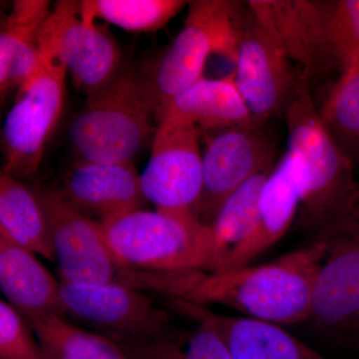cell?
<instances>
[{
	"instance_id": "1",
	"label": "cell",
	"mask_w": 359,
	"mask_h": 359,
	"mask_svg": "<svg viewBox=\"0 0 359 359\" xmlns=\"http://www.w3.org/2000/svg\"><path fill=\"white\" fill-rule=\"evenodd\" d=\"M330 244L313 242L259 266L148 273L144 290L200 306L223 304L276 325L301 323L309 320L314 280Z\"/></svg>"
},
{
	"instance_id": "2",
	"label": "cell",
	"mask_w": 359,
	"mask_h": 359,
	"mask_svg": "<svg viewBox=\"0 0 359 359\" xmlns=\"http://www.w3.org/2000/svg\"><path fill=\"white\" fill-rule=\"evenodd\" d=\"M285 120L287 149L297 156L301 172L299 226L313 242L332 240L346 229L358 204L354 163L325 128L302 76Z\"/></svg>"
},
{
	"instance_id": "3",
	"label": "cell",
	"mask_w": 359,
	"mask_h": 359,
	"mask_svg": "<svg viewBox=\"0 0 359 359\" xmlns=\"http://www.w3.org/2000/svg\"><path fill=\"white\" fill-rule=\"evenodd\" d=\"M247 13V1L189 2L181 32L146 76H140L156 122L175 96L204 77L205 62L212 54H219L235 65Z\"/></svg>"
},
{
	"instance_id": "4",
	"label": "cell",
	"mask_w": 359,
	"mask_h": 359,
	"mask_svg": "<svg viewBox=\"0 0 359 359\" xmlns=\"http://www.w3.org/2000/svg\"><path fill=\"white\" fill-rule=\"evenodd\" d=\"M155 116L140 75L121 67L108 83L87 96L68 136L78 161L129 164L155 136Z\"/></svg>"
},
{
	"instance_id": "5",
	"label": "cell",
	"mask_w": 359,
	"mask_h": 359,
	"mask_svg": "<svg viewBox=\"0 0 359 359\" xmlns=\"http://www.w3.org/2000/svg\"><path fill=\"white\" fill-rule=\"evenodd\" d=\"M101 224L122 269L148 273L212 271L211 228L193 211L138 210Z\"/></svg>"
},
{
	"instance_id": "6",
	"label": "cell",
	"mask_w": 359,
	"mask_h": 359,
	"mask_svg": "<svg viewBox=\"0 0 359 359\" xmlns=\"http://www.w3.org/2000/svg\"><path fill=\"white\" fill-rule=\"evenodd\" d=\"M66 73L65 66L41 56L39 68L18 88L2 128L1 171L13 178L21 181L39 171L65 109Z\"/></svg>"
},
{
	"instance_id": "7",
	"label": "cell",
	"mask_w": 359,
	"mask_h": 359,
	"mask_svg": "<svg viewBox=\"0 0 359 359\" xmlns=\"http://www.w3.org/2000/svg\"><path fill=\"white\" fill-rule=\"evenodd\" d=\"M62 316H71L114 342H145L179 332L164 309L144 294L121 283L60 282Z\"/></svg>"
},
{
	"instance_id": "8",
	"label": "cell",
	"mask_w": 359,
	"mask_h": 359,
	"mask_svg": "<svg viewBox=\"0 0 359 359\" xmlns=\"http://www.w3.org/2000/svg\"><path fill=\"white\" fill-rule=\"evenodd\" d=\"M40 54L70 71L86 96L110 81L121 69V50L112 34L87 22L79 1L61 0L52 8L39 40Z\"/></svg>"
},
{
	"instance_id": "9",
	"label": "cell",
	"mask_w": 359,
	"mask_h": 359,
	"mask_svg": "<svg viewBox=\"0 0 359 359\" xmlns=\"http://www.w3.org/2000/svg\"><path fill=\"white\" fill-rule=\"evenodd\" d=\"M235 66L238 88L257 124L285 117L297 93L301 74L292 68L280 42L255 15L249 4Z\"/></svg>"
},
{
	"instance_id": "10",
	"label": "cell",
	"mask_w": 359,
	"mask_h": 359,
	"mask_svg": "<svg viewBox=\"0 0 359 359\" xmlns=\"http://www.w3.org/2000/svg\"><path fill=\"white\" fill-rule=\"evenodd\" d=\"M36 194L48 222L60 282L121 283L123 269L108 247L102 224L73 207L55 189Z\"/></svg>"
},
{
	"instance_id": "11",
	"label": "cell",
	"mask_w": 359,
	"mask_h": 359,
	"mask_svg": "<svg viewBox=\"0 0 359 359\" xmlns=\"http://www.w3.org/2000/svg\"><path fill=\"white\" fill-rule=\"evenodd\" d=\"M264 125L214 132L203 155V189L194 214L203 223L212 224L224 201L248 180L276 166L273 142Z\"/></svg>"
},
{
	"instance_id": "12",
	"label": "cell",
	"mask_w": 359,
	"mask_h": 359,
	"mask_svg": "<svg viewBox=\"0 0 359 359\" xmlns=\"http://www.w3.org/2000/svg\"><path fill=\"white\" fill-rule=\"evenodd\" d=\"M199 139L195 127L158 125L150 159L140 175L144 197L157 211L194 212L203 189Z\"/></svg>"
},
{
	"instance_id": "13",
	"label": "cell",
	"mask_w": 359,
	"mask_h": 359,
	"mask_svg": "<svg viewBox=\"0 0 359 359\" xmlns=\"http://www.w3.org/2000/svg\"><path fill=\"white\" fill-rule=\"evenodd\" d=\"M248 4L280 42L309 86L334 69L328 47L325 1L250 0Z\"/></svg>"
},
{
	"instance_id": "14",
	"label": "cell",
	"mask_w": 359,
	"mask_h": 359,
	"mask_svg": "<svg viewBox=\"0 0 359 359\" xmlns=\"http://www.w3.org/2000/svg\"><path fill=\"white\" fill-rule=\"evenodd\" d=\"M80 212L100 223L141 210L147 202L133 163L97 164L78 161L55 189Z\"/></svg>"
},
{
	"instance_id": "15",
	"label": "cell",
	"mask_w": 359,
	"mask_h": 359,
	"mask_svg": "<svg viewBox=\"0 0 359 359\" xmlns=\"http://www.w3.org/2000/svg\"><path fill=\"white\" fill-rule=\"evenodd\" d=\"M309 320L344 330L359 320V237L339 233L330 240L311 292Z\"/></svg>"
},
{
	"instance_id": "16",
	"label": "cell",
	"mask_w": 359,
	"mask_h": 359,
	"mask_svg": "<svg viewBox=\"0 0 359 359\" xmlns=\"http://www.w3.org/2000/svg\"><path fill=\"white\" fill-rule=\"evenodd\" d=\"M301 199L299 160L287 149L266 180L256 228L247 240L229 252L217 271L248 266L252 259L278 242L294 221Z\"/></svg>"
},
{
	"instance_id": "17",
	"label": "cell",
	"mask_w": 359,
	"mask_h": 359,
	"mask_svg": "<svg viewBox=\"0 0 359 359\" xmlns=\"http://www.w3.org/2000/svg\"><path fill=\"white\" fill-rule=\"evenodd\" d=\"M169 306L191 320L211 325L235 359H327L278 325L257 318H230L204 306L169 299Z\"/></svg>"
},
{
	"instance_id": "18",
	"label": "cell",
	"mask_w": 359,
	"mask_h": 359,
	"mask_svg": "<svg viewBox=\"0 0 359 359\" xmlns=\"http://www.w3.org/2000/svg\"><path fill=\"white\" fill-rule=\"evenodd\" d=\"M161 123L193 126L199 132L257 124L238 88L233 71L219 79L201 78L175 96L161 113L157 125Z\"/></svg>"
},
{
	"instance_id": "19",
	"label": "cell",
	"mask_w": 359,
	"mask_h": 359,
	"mask_svg": "<svg viewBox=\"0 0 359 359\" xmlns=\"http://www.w3.org/2000/svg\"><path fill=\"white\" fill-rule=\"evenodd\" d=\"M0 287L6 302L25 320L48 313L62 316L60 283L40 263L34 252L1 233Z\"/></svg>"
},
{
	"instance_id": "20",
	"label": "cell",
	"mask_w": 359,
	"mask_h": 359,
	"mask_svg": "<svg viewBox=\"0 0 359 359\" xmlns=\"http://www.w3.org/2000/svg\"><path fill=\"white\" fill-rule=\"evenodd\" d=\"M51 13L47 0H15L0 29V92L20 87L41 62L39 40Z\"/></svg>"
},
{
	"instance_id": "21",
	"label": "cell",
	"mask_w": 359,
	"mask_h": 359,
	"mask_svg": "<svg viewBox=\"0 0 359 359\" xmlns=\"http://www.w3.org/2000/svg\"><path fill=\"white\" fill-rule=\"evenodd\" d=\"M0 233L54 262L48 222L39 196L4 171L0 173Z\"/></svg>"
},
{
	"instance_id": "22",
	"label": "cell",
	"mask_w": 359,
	"mask_h": 359,
	"mask_svg": "<svg viewBox=\"0 0 359 359\" xmlns=\"http://www.w3.org/2000/svg\"><path fill=\"white\" fill-rule=\"evenodd\" d=\"M273 169L264 170L248 180L219 208L210 224L214 244L211 271L219 269L229 252L247 240L256 228L262 194Z\"/></svg>"
},
{
	"instance_id": "23",
	"label": "cell",
	"mask_w": 359,
	"mask_h": 359,
	"mask_svg": "<svg viewBox=\"0 0 359 359\" xmlns=\"http://www.w3.org/2000/svg\"><path fill=\"white\" fill-rule=\"evenodd\" d=\"M26 320L48 359H129L113 340L75 327L60 314Z\"/></svg>"
},
{
	"instance_id": "24",
	"label": "cell",
	"mask_w": 359,
	"mask_h": 359,
	"mask_svg": "<svg viewBox=\"0 0 359 359\" xmlns=\"http://www.w3.org/2000/svg\"><path fill=\"white\" fill-rule=\"evenodd\" d=\"M189 2L184 0H84L80 13L87 22L97 18L132 32H157Z\"/></svg>"
},
{
	"instance_id": "25",
	"label": "cell",
	"mask_w": 359,
	"mask_h": 359,
	"mask_svg": "<svg viewBox=\"0 0 359 359\" xmlns=\"http://www.w3.org/2000/svg\"><path fill=\"white\" fill-rule=\"evenodd\" d=\"M191 334L145 342H115L129 359H235L219 332L209 323L197 321Z\"/></svg>"
},
{
	"instance_id": "26",
	"label": "cell",
	"mask_w": 359,
	"mask_h": 359,
	"mask_svg": "<svg viewBox=\"0 0 359 359\" xmlns=\"http://www.w3.org/2000/svg\"><path fill=\"white\" fill-rule=\"evenodd\" d=\"M328 47L339 73L334 87L359 72V0L325 1Z\"/></svg>"
},
{
	"instance_id": "27",
	"label": "cell",
	"mask_w": 359,
	"mask_h": 359,
	"mask_svg": "<svg viewBox=\"0 0 359 359\" xmlns=\"http://www.w3.org/2000/svg\"><path fill=\"white\" fill-rule=\"evenodd\" d=\"M320 116L337 145L355 164L359 160V72L332 88Z\"/></svg>"
},
{
	"instance_id": "28",
	"label": "cell",
	"mask_w": 359,
	"mask_h": 359,
	"mask_svg": "<svg viewBox=\"0 0 359 359\" xmlns=\"http://www.w3.org/2000/svg\"><path fill=\"white\" fill-rule=\"evenodd\" d=\"M0 359H48L25 316L0 302Z\"/></svg>"
},
{
	"instance_id": "29",
	"label": "cell",
	"mask_w": 359,
	"mask_h": 359,
	"mask_svg": "<svg viewBox=\"0 0 359 359\" xmlns=\"http://www.w3.org/2000/svg\"><path fill=\"white\" fill-rule=\"evenodd\" d=\"M340 233H349V235L358 236L359 237V198L353 216H351V219L347 223L346 229Z\"/></svg>"
},
{
	"instance_id": "30",
	"label": "cell",
	"mask_w": 359,
	"mask_h": 359,
	"mask_svg": "<svg viewBox=\"0 0 359 359\" xmlns=\"http://www.w3.org/2000/svg\"><path fill=\"white\" fill-rule=\"evenodd\" d=\"M346 330H348V332H355V334H359V320L356 321L353 325H351V327H347Z\"/></svg>"
}]
</instances>
